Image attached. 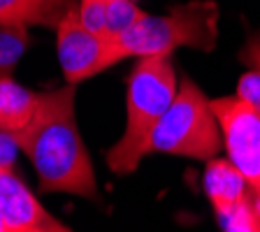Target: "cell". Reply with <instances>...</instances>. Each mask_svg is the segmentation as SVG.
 Instances as JSON below:
<instances>
[{"label": "cell", "mask_w": 260, "mask_h": 232, "mask_svg": "<svg viewBox=\"0 0 260 232\" xmlns=\"http://www.w3.org/2000/svg\"><path fill=\"white\" fill-rule=\"evenodd\" d=\"M75 84L40 93L32 121L12 137L38 172L42 193H68L98 200L93 162L75 116Z\"/></svg>", "instance_id": "6da1fadb"}, {"label": "cell", "mask_w": 260, "mask_h": 232, "mask_svg": "<svg viewBox=\"0 0 260 232\" xmlns=\"http://www.w3.org/2000/svg\"><path fill=\"white\" fill-rule=\"evenodd\" d=\"M179 79L170 56H140L125 81V128L107 149V168L119 177L133 174L149 153L162 114L172 105Z\"/></svg>", "instance_id": "7a4b0ae2"}, {"label": "cell", "mask_w": 260, "mask_h": 232, "mask_svg": "<svg viewBox=\"0 0 260 232\" xmlns=\"http://www.w3.org/2000/svg\"><path fill=\"white\" fill-rule=\"evenodd\" d=\"M221 12L214 0H190L168 14H142L128 30L114 40L121 58L170 56L174 49L211 51L218 42Z\"/></svg>", "instance_id": "3957f363"}, {"label": "cell", "mask_w": 260, "mask_h": 232, "mask_svg": "<svg viewBox=\"0 0 260 232\" xmlns=\"http://www.w3.org/2000/svg\"><path fill=\"white\" fill-rule=\"evenodd\" d=\"M221 146L223 135L211 100L190 77H184L156 128L153 151L207 162L218 156Z\"/></svg>", "instance_id": "277c9868"}, {"label": "cell", "mask_w": 260, "mask_h": 232, "mask_svg": "<svg viewBox=\"0 0 260 232\" xmlns=\"http://www.w3.org/2000/svg\"><path fill=\"white\" fill-rule=\"evenodd\" d=\"M56 54L65 84L75 86L123 60L114 40L100 38L86 28L79 16V5L68 12L56 26Z\"/></svg>", "instance_id": "5b68a950"}, {"label": "cell", "mask_w": 260, "mask_h": 232, "mask_svg": "<svg viewBox=\"0 0 260 232\" xmlns=\"http://www.w3.org/2000/svg\"><path fill=\"white\" fill-rule=\"evenodd\" d=\"M228 160L244 174L251 193H260V112L239 95L211 100Z\"/></svg>", "instance_id": "8992f818"}, {"label": "cell", "mask_w": 260, "mask_h": 232, "mask_svg": "<svg viewBox=\"0 0 260 232\" xmlns=\"http://www.w3.org/2000/svg\"><path fill=\"white\" fill-rule=\"evenodd\" d=\"M202 184L223 230L258 232L253 214V193L249 188V181L228 158L216 156L207 160Z\"/></svg>", "instance_id": "52a82bcc"}, {"label": "cell", "mask_w": 260, "mask_h": 232, "mask_svg": "<svg viewBox=\"0 0 260 232\" xmlns=\"http://www.w3.org/2000/svg\"><path fill=\"white\" fill-rule=\"evenodd\" d=\"M0 214L5 232H70L30 193L10 165H0Z\"/></svg>", "instance_id": "ba28073f"}, {"label": "cell", "mask_w": 260, "mask_h": 232, "mask_svg": "<svg viewBox=\"0 0 260 232\" xmlns=\"http://www.w3.org/2000/svg\"><path fill=\"white\" fill-rule=\"evenodd\" d=\"M79 0H0V28H54Z\"/></svg>", "instance_id": "9c48e42d"}, {"label": "cell", "mask_w": 260, "mask_h": 232, "mask_svg": "<svg viewBox=\"0 0 260 232\" xmlns=\"http://www.w3.org/2000/svg\"><path fill=\"white\" fill-rule=\"evenodd\" d=\"M40 105V93L28 91L10 77H0V130L10 135L21 132L32 121Z\"/></svg>", "instance_id": "30bf717a"}, {"label": "cell", "mask_w": 260, "mask_h": 232, "mask_svg": "<svg viewBox=\"0 0 260 232\" xmlns=\"http://www.w3.org/2000/svg\"><path fill=\"white\" fill-rule=\"evenodd\" d=\"M242 60L249 68L237 79V95L249 100L260 112V35L249 40L246 49L242 51Z\"/></svg>", "instance_id": "8fae6325"}, {"label": "cell", "mask_w": 260, "mask_h": 232, "mask_svg": "<svg viewBox=\"0 0 260 232\" xmlns=\"http://www.w3.org/2000/svg\"><path fill=\"white\" fill-rule=\"evenodd\" d=\"M142 14H144V10H140L133 0H109V14H107L109 38L116 40L121 32L128 30Z\"/></svg>", "instance_id": "7c38bea8"}, {"label": "cell", "mask_w": 260, "mask_h": 232, "mask_svg": "<svg viewBox=\"0 0 260 232\" xmlns=\"http://www.w3.org/2000/svg\"><path fill=\"white\" fill-rule=\"evenodd\" d=\"M109 0H79V16L93 32H98L100 38H109Z\"/></svg>", "instance_id": "4fadbf2b"}, {"label": "cell", "mask_w": 260, "mask_h": 232, "mask_svg": "<svg viewBox=\"0 0 260 232\" xmlns=\"http://www.w3.org/2000/svg\"><path fill=\"white\" fill-rule=\"evenodd\" d=\"M19 149L14 142V137L5 130H0V165H10L12 168V160H14V151Z\"/></svg>", "instance_id": "5bb4252c"}, {"label": "cell", "mask_w": 260, "mask_h": 232, "mask_svg": "<svg viewBox=\"0 0 260 232\" xmlns=\"http://www.w3.org/2000/svg\"><path fill=\"white\" fill-rule=\"evenodd\" d=\"M253 214H255V230L260 232V193H253Z\"/></svg>", "instance_id": "9a60e30c"}, {"label": "cell", "mask_w": 260, "mask_h": 232, "mask_svg": "<svg viewBox=\"0 0 260 232\" xmlns=\"http://www.w3.org/2000/svg\"><path fill=\"white\" fill-rule=\"evenodd\" d=\"M0 232H5V223H3V214H0Z\"/></svg>", "instance_id": "2e32d148"}]
</instances>
